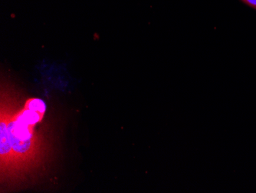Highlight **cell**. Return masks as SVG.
<instances>
[{"label":"cell","instance_id":"1","mask_svg":"<svg viewBox=\"0 0 256 193\" xmlns=\"http://www.w3.org/2000/svg\"><path fill=\"white\" fill-rule=\"evenodd\" d=\"M242 1L248 5L251 6L253 8L256 9V0H242Z\"/></svg>","mask_w":256,"mask_h":193}]
</instances>
